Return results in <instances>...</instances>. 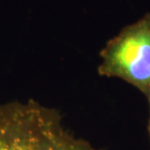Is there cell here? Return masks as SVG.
I'll use <instances>...</instances> for the list:
<instances>
[{"label": "cell", "instance_id": "cell-2", "mask_svg": "<svg viewBox=\"0 0 150 150\" xmlns=\"http://www.w3.org/2000/svg\"><path fill=\"white\" fill-rule=\"evenodd\" d=\"M100 58V75L120 78L150 97V13L110 39Z\"/></svg>", "mask_w": 150, "mask_h": 150}, {"label": "cell", "instance_id": "cell-3", "mask_svg": "<svg viewBox=\"0 0 150 150\" xmlns=\"http://www.w3.org/2000/svg\"><path fill=\"white\" fill-rule=\"evenodd\" d=\"M149 101V107H150V97L147 98ZM148 132H149V137H150V118H149V123H148Z\"/></svg>", "mask_w": 150, "mask_h": 150}, {"label": "cell", "instance_id": "cell-1", "mask_svg": "<svg viewBox=\"0 0 150 150\" xmlns=\"http://www.w3.org/2000/svg\"><path fill=\"white\" fill-rule=\"evenodd\" d=\"M0 150H101L73 134L57 110L34 100L0 104Z\"/></svg>", "mask_w": 150, "mask_h": 150}]
</instances>
